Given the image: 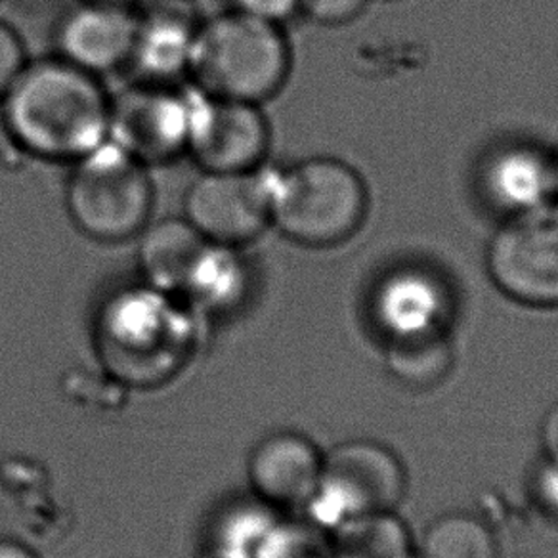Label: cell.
Wrapping results in <instances>:
<instances>
[{
  "label": "cell",
  "instance_id": "obj_17",
  "mask_svg": "<svg viewBox=\"0 0 558 558\" xmlns=\"http://www.w3.org/2000/svg\"><path fill=\"white\" fill-rule=\"evenodd\" d=\"M418 558H499V543L476 514L444 512L425 530Z\"/></svg>",
  "mask_w": 558,
  "mask_h": 558
},
{
  "label": "cell",
  "instance_id": "obj_1",
  "mask_svg": "<svg viewBox=\"0 0 558 558\" xmlns=\"http://www.w3.org/2000/svg\"><path fill=\"white\" fill-rule=\"evenodd\" d=\"M111 93L58 54L29 58L0 98V121L24 154L73 163L109 140Z\"/></svg>",
  "mask_w": 558,
  "mask_h": 558
},
{
  "label": "cell",
  "instance_id": "obj_21",
  "mask_svg": "<svg viewBox=\"0 0 558 558\" xmlns=\"http://www.w3.org/2000/svg\"><path fill=\"white\" fill-rule=\"evenodd\" d=\"M230 9L271 24L286 25L301 14V0H230Z\"/></svg>",
  "mask_w": 558,
  "mask_h": 558
},
{
  "label": "cell",
  "instance_id": "obj_23",
  "mask_svg": "<svg viewBox=\"0 0 558 558\" xmlns=\"http://www.w3.org/2000/svg\"><path fill=\"white\" fill-rule=\"evenodd\" d=\"M539 440H542L545 459L558 465V402L553 403L543 417Z\"/></svg>",
  "mask_w": 558,
  "mask_h": 558
},
{
  "label": "cell",
  "instance_id": "obj_8",
  "mask_svg": "<svg viewBox=\"0 0 558 558\" xmlns=\"http://www.w3.org/2000/svg\"><path fill=\"white\" fill-rule=\"evenodd\" d=\"M205 240L245 247L258 240L270 217V167L253 171L207 172L187 186L184 213Z\"/></svg>",
  "mask_w": 558,
  "mask_h": 558
},
{
  "label": "cell",
  "instance_id": "obj_9",
  "mask_svg": "<svg viewBox=\"0 0 558 558\" xmlns=\"http://www.w3.org/2000/svg\"><path fill=\"white\" fill-rule=\"evenodd\" d=\"M271 129L263 106L192 86L186 156L199 171H253L268 161Z\"/></svg>",
  "mask_w": 558,
  "mask_h": 558
},
{
  "label": "cell",
  "instance_id": "obj_5",
  "mask_svg": "<svg viewBox=\"0 0 558 558\" xmlns=\"http://www.w3.org/2000/svg\"><path fill=\"white\" fill-rule=\"evenodd\" d=\"M486 271L501 295L537 311L558 308V197L504 218L486 245Z\"/></svg>",
  "mask_w": 558,
  "mask_h": 558
},
{
  "label": "cell",
  "instance_id": "obj_26",
  "mask_svg": "<svg viewBox=\"0 0 558 558\" xmlns=\"http://www.w3.org/2000/svg\"><path fill=\"white\" fill-rule=\"evenodd\" d=\"M111 2H121V4H131V7H136V2H140V0H111Z\"/></svg>",
  "mask_w": 558,
  "mask_h": 558
},
{
  "label": "cell",
  "instance_id": "obj_2",
  "mask_svg": "<svg viewBox=\"0 0 558 558\" xmlns=\"http://www.w3.org/2000/svg\"><path fill=\"white\" fill-rule=\"evenodd\" d=\"M291 68L283 25L230 9L202 20L187 78L199 93L263 106L288 85Z\"/></svg>",
  "mask_w": 558,
  "mask_h": 558
},
{
  "label": "cell",
  "instance_id": "obj_11",
  "mask_svg": "<svg viewBox=\"0 0 558 558\" xmlns=\"http://www.w3.org/2000/svg\"><path fill=\"white\" fill-rule=\"evenodd\" d=\"M476 192L501 220L557 199L555 151L537 140L497 142L478 161Z\"/></svg>",
  "mask_w": 558,
  "mask_h": 558
},
{
  "label": "cell",
  "instance_id": "obj_4",
  "mask_svg": "<svg viewBox=\"0 0 558 558\" xmlns=\"http://www.w3.org/2000/svg\"><path fill=\"white\" fill-rule=\"evenodd\" d=\"M63 203L88 240L106 245L136 240L156 209L151 167L108 140L71 163Z\"/></svg>",
  "mask_w": 558,
  "mask_h": 558
},
{
  "label": "cell",
  "instance_id": "obj_25",
  "mask_svg": "<svg viewBox=\"0 0 558 558\" xmlns=\"http://www.w3.org/2000/svg\"><path fill=\"white\" fill-rule=\"evenodd\" d=\"M10 2L16 4L20 9H40V7L48 4L50 0H10Z\"/></svg>",
  "mask_w": 558,
  "mask_h": 558
},
{
  "label": "cell",
  "instance_id": "obj_20",
  "mask_svg": "<svg viewBox=\"0 0 558 558\" xmlns=\"http://www.w3.org/2000/svg\"><path fill=\"white\" fill-rule=\"evenodd\" d=\"M27 60L29 58L20 33L4 20H0V98L9 90L20 71L24 70Z\"/></svg>",
  "mask_w": 558,
  "mask_h": 558
},
{
  "label": "cell",
  "instance_id": "obj_7",
  "mask_svg": "<svg viewBox=\"0 0 558 558\" xmlns=\"http://www.w3.org/2000/svg\"><path fill=\"white\" fill-rule=\"evenodd\" d=\"M192 86L134 81L111 94L109 140L148 167L186 156Z\"/></svg>",
  "mask_w": 558,
  "mask_h": 558
},
{
  "label": "cell",
  "instance_id": "obj_27",
  "mask_svg": "<svg viewBox=\"0 0 558 558\" xmlns=\"http://www.w3.org/2000/svg\"><path fill=\"white\" fill-rule=\"evenodd\" d=\"M555 167H557V194H558V149L555 151Z\"/></svg>",
  "mask_w": 558,
  "mask_h": 558
},
{
  "label": "cell",
  "instance_id": "obj_15",
  "mask_svg": "<svg viewBox=\"0 0 558 558\" xmlns=\"http://www.w3.org/2000/svg\"><path fill=\"white\" fill-rule=\"evenodd\" d=\"M136 263L144 283L180 296L207 241L184 217L151 220L140 232Z\"/></svg>",
  "mask_w": 558,
  "mask_h": 558
},
{
  "label": "cell",
  "instance_id": "obj_18",
  "mask_svg": "<svg viewBox=\"0 0 558 558\" xmlns=\"http://www.w3.org/2000/svg\"><path fill=\"white\" fill-rule=\"evenodd\" d=\"M385 344L388 373L405 387H435L451 372L453 347L448 333Z\"/></svg>",
  "mask_w": 558,
  "mask_h": 558
},
{
  "label": "cell",
  "instance_id": "obj_3",
  "mask_svg": "<svg viewBox=\"0 0 558 558\" xmlns=\"http://www.w3.org/2000/svg\"><path fill=\"white\" fill-rule=\"evenodd\" d=\"M369 194L352 165L314 156L270 167L271 228L301 247L329 248L356 235Z\"/></svg>",
  "mask_w": 558,
  "mask_h": 558
},
{
  "label": "cell",
  "instance_id": "obj_10",
  "mask_svg": "<svg viewBox=\"0 0 558 558\" xmlns=\"http://www.w3.org/2000/svg\"><path fill=\"white\" fill-rule=\"evenodd\" d=\"M451 311L450 288L438 271L423 264L385 271L369 296V316L385 342L448 333Z\"/></svg>",
  "mask_w": 558,
  "mask_h": 558
},
{
  "label": "cell",
  "instance_id": "obj_6",
  "mask_svg": "<svg viewBox=\"0 0 558 558\" xmlns=\"http://www.w3.org/2000/svg\"><path fill=\"white\" fill-rule=\"evenodd\" d=\"M408 473L385 444L349 440L324 458V476L314 504L327 505L339 522L388 514L402 504Z\"/></svg>",
  "mask_w": 558,
  "mask_h": 558
},
{
  "label": "cell",
  "instance_id": "obj_19",
  "mask_svg": "<svg viewBox=\"0 0 558 558\" xmlns=\"http://www.w3.org/2000/svg\"><path fill=\"white\" fill-rule=\"evenodd\" d=\"M369 0H301V14L326 27L354 22Z\"/></svg>",
  "mask_w": 558,
  "mask_h": 558
},
{
  "label": "cell",
  "instance_id": "obj_16",
  "mask_svg": "<svg viewBox=\"0 0 558 558\" xmlns=\"http://www.w3.org/2000/svg\"><path fill=\"white\" fill-rule=\"evenodd\" d=\"M248 281L251 268L243 247L207 241L180 296L202 306H228L245 293Z\"/></svg>",
  "mask_w": 558,
  "mask_h": 558
},
{
  "label": "cell",
  "instance_id": "obj_12",
  "mask_svg": "<svg viewBox=\"0 0 558 558\" xmlns=\"http://www.w3.org/2000/svg\"><path fill=\"white\" fill-rule=\"evenodd\" d=\"M138 9L111 0H78L54 27V54L104 77L131 65Z\"/></svg>",
  "mask_w": 558,
  "mask_h": 558
},
{
  "label": "cell",
  "instance_id": "obj_22",
  "mask_svg": "<svg viewBox=\"0 0 558 558\" xmlns=\"http://www.w3.org/2000/svg\"><path fill=\"white\" fill-rule=\"evenodd\" d=\"M532 496L543 512L558 519V465L543 458L532 476Z\"/></svg>",
  "mask_w": 558,
  "mask_h": 558
},
{
  "label": "cell",
  "instance_id": "obj_14",
  "mask_svg": "<svg viewBox=\"0 0 558 558\" xmlns=\"http://www.w3.org/2000/svg\"><path fill=\"white\" fill-rule=\"evenodd\" d=\"M202 20L187 7V0H156L138 10V32L131 65L138 81L179 85L187 78L195 35Z\"/></svg>",
  "mask_w": 558,
  "mask_h": 558
},
{
  "label": "cell",
  "instance_id": "obj_13",
  "mask_svg": "<svg viewBox=\"0 0 558 558\" xmlns=\"http://www.w3.org/2000/svg\"><path fill=\"white\" fill-rule=\"evenodd\" d=\"M324 458L308 436L271 433L248 453V486L264 505L276 509L308 507L322 486Z\"/></svg>",
  "mask_w": 558,
  "mask_h": 558
},
{
  "label": "cell",
  "instance_id": "obj_24",
  "mask_svg": "<svg viewBox=\"0 0 558 558\" xmlns=\"http://www.w3.org/2000/svg\"><path fill=\"white\" fill-rule=\"evenodd\" d=\"M0 558H39L37 553L17 539L0 537Z\"/></svg>",
  "mask_w": 558,
  "mask_h": 558
}]
</instances>
